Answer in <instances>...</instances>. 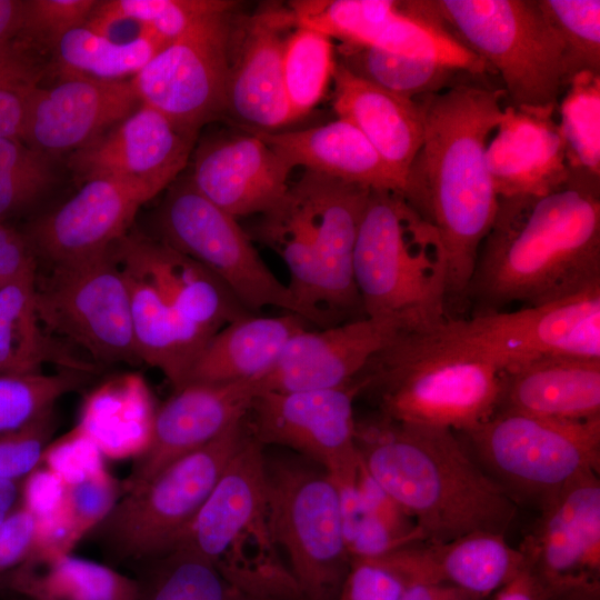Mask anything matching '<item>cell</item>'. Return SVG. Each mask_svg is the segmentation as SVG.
Segmentation results:
<instances>
[{
    "label": "cell",
    "instance_id": "cell-1",
    "mask_svg": "<svg viewBox=\"0 0 600 600\" xmlns=\"http://www.w3.org/2000/svg\"><path fill=\"white\" fill-rule=\"evenodd\" d=\"M503 96V90L462 82L417 98L424 136L401 196L439 236L448 260L449 309L466 302L479 249L498 210L486 151L502 117Z\"/></svg>",
    "mask_w": 600,
    "mask_h": 600
},
{
    "label": "cell",
    "instance_id": "cell-2",
    "mask_svg": "<svg viewBox=\"0 0 600 600\" xmlns=\"http://www.w3.org/2000/svg\"><path fill=\"white\" fill-rule=\"evenodd\" d=\"M600 287L599 193L576 184L543 197L499 198L466 302L471 317L540 307Z\"/></svg>",
    "mask_w": 600,
    "mask_h": 600
},
{
    "label": "cell",
    "instance_id": "cell-3",
    "mask_svg": "<svg viewBox=\"0 0 600 600\" xmlns=\"http://www.w3.org/2000/svg\"><path fill=\"white\" fill-rule=\"evenodd\" d=\"M360 458L429 542L480 531L503 533L518 504L476 461L453 430L378 416L356 420Z\"/></svg>",
    "mask_w": 600,
    "mask_h": 600
},
{
    "label": "cell",
    "instance_id": "cell-4",
    "mask_svg": "<svg viewBox=\"0 0 600 600\" xmlns=\"http://www.w3.org/2000/svg\"><path fill=\"white\" fill-rule=\"evenodd\" d=\"M353 274L363 314L399 333L428 332L451 319L444 249L432 224L400 193L370 190Z\"/></svg>",
    "mask_w": 600,
    "mask_h": 600
},
{
    "label": "cell",
    "instance_id": "cell-5",
    "mask_svg": "<svg viewBox=\"0 0 600 600\" xmlns=\"http://www.w3.org/2000/svg\"><path fill=\"white\" fill-rule=\"evenodd\" d=\"M500 374L436 328L398 333L356 380L386 418L466 432L496 412Z\"/></svg>",
    "mask_w": 600,
    "mask_h": 600
},
{
    "label": "cell",
    "instance_id": "cell-6",
    "mask_svg": "<svg viewBox=\"0 0 600 600\" xmlns=\"http://www.w3.org/2000/svg\"><path fill=\"white\" fill-rule=\"evenodd\" d=\"M262 447L248 429L177 547L204 558L250 594L267 600H301L272 536Z\"/></svg>",
    "mask_w": 600,
    "mask_h": 600
},
{
    "label": "cell",
    "instance_id": "cell-7",
    "mask_svg": "<svg viewBox=\"0 0 600 600\" xmlns=\"http://www.w3.org/2000/svg\"><path fill=\"white\" fill-rule=\"evenodd\" d=\"M418 8L497 71L511 106L556 110L571 77L538 0H423Z\"/></svg>",
    "mask_w": 600,
    "mask_h": 600
},
{
    "label": "cell",
    "instance_id": "cell-8",
    "mask_svg": "<svg viewBox=\"0 0 600 600\" xmlns=\"http://www.w3.org/2000/svg\"><path fill=\"white\" fill-rule=\"evenodd\" d=\"M246 417L116 502L92 529L109 558L141 566L178 546L247 436Z\"/></svg>",
    "mask_w": 600,
    "mask_h": 600
},
{
    "label": "cell",
    "instance_id": "cell-9",
    "mask_svg": "<svg viewBox=\"0 0 600 600\" xmlns=\"http://www.w3.org/2000/svg\"><path fill=\"white\" fill-rule=\"evenodd\" d=\"M464 433L480 466L517 504L526 500L541 510L572 482L599 473L600 418L496 411Z\"/></svg>",
    "mask_w": 600,
    "mask_h": 600
},
{
    "label": "cell",
    "instance_id": "cell-10",
    "mask_svg": "<svg viewBox=\"0 0 600 600\" xmlns=\"http://www.w3.org/2000/svg\"><path fill=\"white\" fill-rule=\"evenodd\" d=\"M272 536L302 600H337L349 571L338 488L324 469L264 458Z\"/></svg>",
    "mask_w": 600,
    "mask_h": 600
},
{
    "label": "cell",
    "instance_id": "cell-11",
    "mask_svg": "<svg viewBox=\"0 0 600 600\" xmlns=\"http://www.w3.org/2000/svg\"><path fill=\"white\" fill-rule=\"evenodd\" d=\"M167 190L156 219L159 240L209 269L251 313L273 307L306 320L288 284L264 263L237 218L201 194L189 177Z\"/></svg>",
    "mask_w": 600,
    "mask_h": 600
},
{
    "label": "cell",
    "instance_id": "cell-12",
    "mask_svg": "<svg viewBox=\"0 0 600 600\" xmlns=\"http://www.w3.org/2000/svg\"><path fill=\"white\" fill-rule=\"evenodd\" d=\"M36 286L47 330L64 336L106 363H140L131 329L130 292L113 247L93 257L51 266Z\"/></svg>",
    "mask_w": 600,
    "mask_h": 600
},
{
    "label": "cell",
    "instance_id": "cell-13",
    "mask_svg": "<svg viewBox=\"0 0 600 600\" xmlns=\"http://www.w3.org/2000/svg\"><path fill=\"white\" fill-rule=\"evenodd\" d=\"M438 329L501 372L550 356L600 358V287L540 307L451 318Z\"/></svg>",
    "mask_w": 600,
    "mask_h": 600
},
{
    "label": "cell",
    "instance_id": "cell-14",
    "mask_svg": "<svg viewBox=\"0 0 600 600\" xmlns=\"http://www.w3.org/2000/svg\"><path fill=\"white\" fill-rule=\"evenodd\" d=\"M236 9L209 16L159 50L131 83L141 103L198 134L224 117Z\"/></svg>",
    "mask_w": 600,
    "mask_h": 600
},
{
    "label": "cell",
    "instance_id": "cell-15",
    "mask_svg": "<svg viewBox=\"0 0 600 600\" xmlns=\"http://www.w3.org/2000/svg\"><path fill=\"white\" fill-rule=\"evenodd\" d=\"M360 393L357 380L332 389L262 392L251 401L247 426L262 446L289 447L317 462L334 483L352 481L360 462L353 413Z\"/></svg>",
    "mask_w": 600,
    "mask_h": 600
},
{
    "label": "cell",
    "instance_id": "cell-16",
    "mask_svg": "<svg viewBox=\"0 0 600 600\" xmlns=\"http://www.w3.org/2000/svg\"><path fill=\"white\" fill-rule=\"evenodd\" d=\"M519 549L547 600L598 599L600 576V480L588 473L541 510Z\"/></svg>",
    "mask_w": 600,
    "mask_h": 600
},
{
    "label": "cell",
    "instance_id": "cell-17",
    "mask_svg": "<svg viewBox=\"0 0 600 600\" xmlns=\"http://www.w3.org/2000/svg\"><path fill=\"white\" fill-rule=\"evenodd\" d=\"M292 26L290 9L278 4L234 17L224 117L244 131L276 132L294 122L282 73L283 32Z\"/></svg>",
    "mask_w": 600,
    "mask_h": 600
},
{
    "label": "cell",
    "instance_id": "cell-18",
    "mask_svg": "<svg viewBox=\"0 0 600 600\" xmlns=\"http://www.w3.org/2000/svg\"><path fill=\"white\" fill-rule=\"evenodd\" d=\"M370 190L310 171L290 186L311 231L321 272V307L331 324L364 317L353 256Z\"/></svg>",
    "mask_w": 600,
    "mask_h": 600
},
{
    "label": "cell",
    "instance_id": "cell-19",
    "mask_svg": "<svg viewBox=\"0 0 600 600\" xmlns=\"http://www.w3.org/2000/svg\"><path fill=\"white\" fill-rule=\"evenodd\" d=\"M197 137L141 103L123 120L71 153L68 164L82 181L112 178L144 186L158 194L178 179Z\"/></svg>",
    "mask_w": 600,
    "mask_h": 600
},
{
    "label": "cell",
    "instance_id": "cell-20",
    "mask_svg": "<svg viewBox=\"0 0 600 600\" xmlns=\"http://www.w3.org/2000/svg\"><path fill=\"white\" fill-rule=\"evenodd\" d=\"M157 194L112 178H93L54 210L39 217L27 239L50 266L82 260L112 248L129 232L139 209Z\"/></svg>",
    "mask_w": 600,
    "mask_h": 600
},
{
    "label": "cell",
    "instance_id": "cell-21",
    "mask_svg": "<svg viewBox=\"0 0 600 600\" xmlns=\"http://www.w3.org/2000/svg\"><path fill=\"white\" fill-rule=\"evenodd\" d=\"M141 104L128 80L68 77L29 96L21 140L51 158L73 153Z\"/></svg>",
    "mask_w": 600,
    "mask_h": 600
},
{
    "label": "cell",
    "instance_id": "cell-22",
    "mask_svg": "<svg viewBox=\"0 0 600 600\" xmlns=\"http://www.w3.org/2000/svg\"><path fill=\"white\" fill-rule=\"evenodd\" d=\"M257 394V379L190 383L174 391L153 416L148 446L134 458L131 473L123 482L124 493L243 419Z\"/></svg>",
    "mask_w": 600,
    "mask_h": 600
},
{
    "label": "cell",
    "instance_id": "cell-23",
    "mask_svg": "<svg viewBox=\"0 0 600 600\" xmlns=\"http://www.w3.org/2000/svg\"><path fill=\"white\" fill-rule=\"evenodd\" d=\"M113 250L124 272L150 286L186 323L209 338L251 313L209 269L158 238L128 232Z\"/></svg>",
    "mask_w": 600,
    "mask_h": 600
},
{
    "label": "cell",
    "instance_id": "cell-24",
    "mask_svg": "<svg viewBox=\"0 0 600 600\" xmlns=\"http://www.w3.org/2000/svg\"><path fill=\"white\" fill-rule=\"evenodd\" d=\"M291 170L261 138L243 130L199 143L189 178L201 194L238 219L277 207L289 191Z\"/></svg>",
    "mask_w": 600,
    "mask_h": 600
},
{
    "label": "cell",
    "instance_id": "cell-25",
    "mask_svg": "<svg viewBox=\"0 0 600 600\" xmlns=\"http://www.w3.org/2000/svg\"><path fill=\"white\" fill-rule=\"evenodd\" d=\"M399 330L390 322L361 317L293 336L274 366L257 379L258 394L347 386Z\"/></svg>",
    "mask_w": 600,
    "mask_h": 600
},
{
    "label": "cell",
    "instance_id": "cell-26",
    "mask_svg": "<svg viewBox=\"0 0 600 600\" xmlns=\"http://www.w3.org/2000/svg\"><path fill=\"white\" fill-rule=\"evenodd\" d=\"M554 111L503 108L486 151L499 198L543 197L566 187L569 168Z\"/></svg>",
    "mask_w": 600,
    "mask_h": 600
},
{
    "label": "cell",
    "instance_id": "cell-27",
    "mask_svg": "<svg viewBox=\"0 0 600 600\" xmlns=\"http://www.w3.org/2000/svg\"><path fill=\"white\" fill-rule=\"evenodd\" d=\"M376 560L403 581L446 583L487 598L523 568L519 548L506 534L480 531L446 541H421Z\"/></svg>",
    "mask_w": 600,
    "mask_h": 600
},
{
    "label": "cell",
    "instance_id": "cell-28",
    "mask_svg": "<svg viewBox=\"0 0 600 600\" xmlns=\"http://www.w3.org/2000/svg\"><path fill=\"white\" fill-rule=\"evenodd\" d=\"M496 411L573 421L600 418V358L550 356L501 372Z\"/></svg>",
    "mask_w": 600,
    "mask_h": 600
},
{
    "label": "cell",
    "instance_id": "cell-29",
    "mask_svg": "<svg viewBox=\"0 0 600 600\" xmlns=\"http://www.w3.org/2000/svg\"><path fill=\"white\" fill-rule=\"evenodd\" d=\"M289 166L371 190L402 193L404 180L380 157L364 136L338 119L302 130L250 131Z\"/></svg>",
    "mask_w": 600,
    "mask_h": 600
},
{
    "label": "cell",
    "instance_id": "cell-30",
    "mask_svg": "<svg viewBox=\"0 0 600 600\" xmlns=\"http://www.w3.org/2000/svg\"><path fill=\"white\" fill-rule=\"evenodd\" d=\"M338 119L358 129L388 166L403 180L424 136L418 99L381 89L337 62L332 78Z\"/></svg>",
    "mask_w": 600,
    "mask_h": 600
},
{
    "label": "cell",
    "instance_id": "cell-31",
    "mask_svg": "<svg viewBox=\"0 0 600 600\" xmlns=\"http://www.w3.org/2000/svg\"><path fill=\"white\" fill-rule=\"evenodd\" d=\"M308 324L290 312L271 317L250 313L231 321L203 347L186 386L259 379L274 366L289 340Z\"/></svg>",
    "mask_w": 600,
    "mask_h": 600
},
{
    "label": "cell",
    "instance_id": "cell-32",
    "mask_svg": "<svg viewBox=\"0 0 600 600\" xmlns=\"http://www.w3.org/2000/svg\"><path fill=\"white\" fill-rule=\"evenodd\" d=\"M0 592L28 600H138L139 581L69 553L31 554L0 577Z\"/></svg>",
    "mask_w": 600,
    "mask_h": 600
},
{
    "label": "cell",
    "instance_id": "cell-33",
    "mask_svg": "<svg viewBox=\"0 0 600 600\" xmlns=\"http://www.w3.org/2000/svg\"><path fill=\"white\" fill-rule=\"evenodd\" d=\"M124 276L139 360L160 370L177 391L186 386L193 362L211 338L186 323L150 286Z\"/></svg>",
    "mask_w": 600,
    "mask_h": 600
},
{
    "label": "cell",
    "instance_id": "cell-34",
    "mask_svg": "<svg viewBox=\"0 0 600 600\" xmlns=\"http://www.w3.org/2000/svg\"><path fill=\"white\" fill-rule=\"evenodd\" d=\"M37 272L0 289V374L40 372L46 363L92 372L94 366L48 334L37 310Z\"/></svg>",
    "mask_w": 600,
    "mask_h": 600
},
{
    "label": "cell",
    "instance_id": "cell-35",
    "mask_svg": "<svg viewBox=\"0 0 600 600\" xmlns=\"http://www.w3.org/2000/svg\"><path fill=\"white\" fill-rule=\"evenodd\" d=\"M256 236L287 266L288 287L306 320L322 327L332 326L321 307V272L311 231L290 188L277 207L260 214Z\"/></svg>",
    "mask_w": 600,
    "mask_h": 600
},
{
    "label": "cell",
    "instance_id": "cell-36",
    "mask_svg": "<svg viewBox=\"0 0 600 600\" xmlns=\"http://www.w3.org/2000/svg\"><path fill=\"white\" fill-rule=\"evenodd\" d=\"M161 49L162 46L143 31L130 40L118 41L81 26L63 34L51 51L60 79L128 80Z\"/></svg>",
    "mask_w": 600,
    "mask_h": 600
},
{
    "label": "cell",
    "instance_id": "cell-37",
    "mask_svg": "<svg viewBox=\"0 0 600 600\" xmlns=\"http://www.w3.org/2000/svg\"><path fill=\"white\" fill-rule=\"evenodd\" d=\"M371 47L433 62L459 73L480 76L488 71L483 60L421 11L416 1H398L396 13Z\"/></svg>",
    "mask_w": 600,
    "mask_h": 600
},
{
    "label": "cell",
    "instance_id": "cell-38",
    "mask_svg": "<svg viewBox=\"0 0 600 600\" xmlns=\"http://www.w3.org/2000/svg\"><path fill=\"white\" fill-rule=\"evenodd\" d=\"M141 567L138 600H267L234 586L211 562L183 547Z\"/></svg>",
    "mask_w": 600,
    "mask_h": 600
},
{
    "label": "cell",
    "instance_id": "cell-39",
    "mask_svg": "<svg viewBox=\"0 0 600 600\" xmlns=\"http://www.w3.org/2000/svg\"><path fill=\"white\" fill-rule=\"evenodd\" d=\"M153 416L142 389H106L92 396L78 429L109 458H137L148 446Z\"/></svg>",
    "mask_w": 600,
    "mask_h": 600
},
{
    "label": "cell",
    "instance_id": "cell-40",
    "mask_svg": "<svg viewBox=\"0 0 600 600\" xmlns=\"http://www.w3.org/2000/svg\"><path fill=\"white\" fill-rule=\"evenodd\" d=\"M337 62L349 72L394 94L417 99L440 92L450 86L452 69L371 46L338 47Z\"/></svg>",
    "mask_w": 600,
    "mask_h": 600
},
{
    "label": "cell",
    "instance_id": "cell-41",
    "mask_svg": "<svg viewBox=\"0 0 600 600\" xmlns=\"http://www.w3.org/2000/svg\"><path fill=\"white\" fill-rule=\"evenodd\" d=\"M557 108L569 176L599 183L600 73H577Z\"/></svg>",
    "mask_w": 600,
    "mask_h": 600
},
{
    "label": "cell",
    "instance_id": "cell-42",
    "mask_svg": "<svg viewBox=\"0 0 600 600\" xmlns=\"http://www.w3.org/2000/svg\"><path fill=\"white\" fill-rule=\"evenodd\" d=\"M337 60L329 37L296 27L287 36L282 53L284 91L294 121L320 102L330 84Z\"/></svg>",
    "mask_w": 600,
    "mask_h": 600
},
{
    "label": "cell",
    "instance_id": "cell-43",
    "mask_svg": "<svg viewBox=\"0 0 600 600\" xmlns=\"http://www.w3.org/2000/svg\"><path fill=\"white\" fill-rule=\"evenodd\" d=\"M296 27L318 31L344 46H371L398 9L392 0L292 1Z\"/></svg>",
    "mask_w": 600,
    "mask_h": 600
},
{
    "label": "cell",
    "instance_id": "cell-44",
    "mask_svg": "<svg viewBox=\"0 0 600 600\" xmlns=\"http://www.w3.org/2000/svg\"><path fill=\"white\" fill-rule=\"evenodd\" d=\"M84 372L0 374V433L19 429L53 409L83 383Z\"/></svg>",
    "mask_w": 600,
    "mask_h": 600
},
{
    "label": "cell",
    "instance_id": "cell-45",
    "mask_svg": "<svg viewBox=\"0 0 600 600\" xmlns=\"http://www.w3.org/2000/svg\"><path fill=\"white\" fill-rule=\"evenodd\" d=\"M563 43L571 79L581 71L600 73V1L538 0Z\"/></svg>",
    "mask_w": 600,
    "mask_h": 600
},
{
    "label": "cell",
    "instance_id": "cell-46",
    "mask_svg": "<svg viewBox=\"0 0 600 600\" xmlns=\"http://www.w3.org/2000/svg\"><path fill=\"white\" fill-rule=\"evenodd\" d=\"M97 0H23L17 39L52 50L67 32L84 26Z\"/></svg>",
    "mask_w": 600,
    "mask_h": 600
},
{
    "label": "cell",
    "instance_id": "cell-47",
    "mask_svg": "<svg viewBox=\"0 0 600 600\" xmlns=\"http://www.w3.org/2000/svg\"><path fill=\"white\" fill-rule=\"evenodd\" d=\"M54 429L52 409L19 429L0 433V480L22 481L36 471Z\"/></svg>",
    "mask_w": 600,
    "mask_h": 600
},
{
    "label": "cell",
    "instance_id": "cell-48",
    "mask_svg": "<svg viewBox=\"0 0 600 600\" xmlns=\"http://www.w3.org/2000/svg\"><path fill=\"white\" fill-rule=\"evenodd\" d=\"M119 493L117 481L104 466L63 484V503L79 538L108 516Z\"/></svg>",
    "mask_w": 600,
    "mask_h": 600
},
{
    "label": "cell",
    "instance_id": "cell-49",
    "mask_svg": "<svg viewBox=\"0 0 600 600\" xmlns=\"http://www.w3.org/2000/svg\"><path fill=\"white\" fill-rule=\"evenodd\" d=\"M42 462L62 484L73 482L103 467L102 453L78 428L54 444L48 446Z\"/></svg>",
    "mask_w": 600,
    "mask_h": 600
},
{
    "label": "cell",
    "instance_id": "cell-50",
    "mask_svg": "<svg viewBox=\"0 0 600 600\" xmlns=\"http://www.w3.org/2000/svg\"><path fill=\"white\" fill-rule=\"evenodd\" d=\"M401 579L376 560L351 559L337 600H399Z\"/></svg>",
    "mask_w": 600,
    "mask_h": 600
},
{
    "label": "cell",
    "instance_id": "cell-51",
    "mask_svg": "<svg viewBox=\"0 0 600 600\" xmlns=\"http://www.w3.org/2000/svg\"><path fill=\"white\" fill-rule=\"evenodd\" d=\"M36 531L34 513L19 501L0 523V577L28 559Z\"/></svg>",
    "mask_w": 600,
    "mask_h": 600
},
{
    "label": "cell",
    "instance_id": "cell-52",
    "mask_svg": "<svg viewBox=\"0 0 600 600\" xmlns=\"http://www.w3.org/2000/svg\"><path fill=\"white\" fill-rule=\"evenodd\" d=\"M37 81L17 71H0V138L22 134L28 100Z\"/></svg>",
    "mask_w": 600,
    "mask_h": 600
},
{
    "label": "cell",
    "instance_id": "cell-53",
    "mask_svg": "<svg viewBox=\"0 0 600 600\" xmlns=\"http://www.w3.org/2000/svg\"><path fill=\"white\" fill-rule=\"evenodd\" d=\"M0 170L54 180L50 158L26 144L20 138H0Z\"/></svg>",
    "mask_w": 600,
    "mask_h": 600
},
{
    "label": "cell",
    "instance_id": "cell-54",
    "mask_svg": "<svg viewBox=\"0 0 600 600\" xmlns=\"http://www.w3.org/2000/svg\"><path fill=\"white\" fill-rule=\"evenodd\" d=\"M53 183L0 170V221L34 203Z\"/></svg>",
    "mask_w": 600,
    "mask_h": 600
},
{
    "label": "cell",
    "instance_id": "cell-55",
    "mask_svg": "<svg viewBox=\"0 0 600 600\" xmlns=\"http://www.w3.org/2000/svg\"><path fill=\"white\" fill-rule=\"evenodd\" d=\"M402 581L399 600H486L461 588L446 583Z\"/></svg>",
    "mask_w": 600,
    "mask_h": 600
},
{
    "label": "cell",
    "instance_id": "cell-56",
    "mask_svg": "<svg viewBox=\"0 0 600 600\" xmlns=\"http://www.w3.org/2000/svg\"><path fill=\"white\" fill-rule=\"evenodd\" d=\"M493 600H547L546 591L524 567L511 581L500 588Z\"/></svg>",
    "mask_w": 600,
    "mask_h": 600
},
{
    "label": "cell",
    "instance_id": "cell-57",
    "mask_svg": "<svg viewBox=\"0 0 600 600\" xmlns=\"http://www.w3.org/2000/svg\"><path fill=\"white\" fill-rule=\"evenodd\" d=\"M23 0H0V48L13 41L20 30Z\"/></svg>",
    "mask_w": 600,
    "mask_h": 600
},
{
    "label": "cell",
    "instance_id": "cell-58",
    "mask_svg": "<svg viewBox=\"0 0 600 600\" xmlns=\"http://www.w3.org/2000/svg\"><path fill=\"white\" fill-rule=\"evenodd\" d=\"M22 481L0 480V523L19 502Z\"/></svg>",
    "mask_w": 600,
    "mask_h": 600
},
{
    "label": "cell",
    "instance_id": "cell-59",
    "mask_svg": "<svg viewBox=\"0 0 600 600\" xmlns=\"http://www.w3.org/2000/svg\"><path fill=\"white\" fill-rule=\"evenodd\" d=\"M21 598V597H20ZM20 600H26L24 598H21Z\"/></svg>",
    "mask_w": 600,
    "mask_h": 600
},
{
    "label": "cell",
    "instance_id": "cell-60",
    "mask_svg": "<svg viewBox=\"0 0 600 600\" xmlns=\"http://www.w3.org/2000/svg\"><path fill=\"white\" fill-rule=\"evenodd\" d=\"M26 600H28V599H26Z\"/></svg>",
    "mask_w": 600,
    "mask_h": 600
}]
</instances>
